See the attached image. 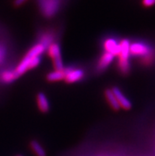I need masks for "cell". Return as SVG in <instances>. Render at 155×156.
<instances>
[{
    "label": "cell",
    "mask_w": 155,
    "mask_h": 156,
    "mask_svg": "<svg viewBox=\"0 0 155 156\" xmlns=\"http://www.w3.org/2000/svg\"><path fill=\"white\" fill-rule=\"evenodd\" d=\"M130 46L131 43L128 40L124 39L120 42V52L119 55V62L118 66L120 72L123 74L129 73L131 69V63H130Z\"/></svg>",
    "instance_id": "cell-1"
},
{
    "label": "cell",
    "mask_w": 155,
    "mask_h": 156,
    "mask_svg": "<svg viewBox=\"0 0 155 156\" xmlns=\"http://www.w3.org/2000/svg\"><path fill=\"white\" fill-rule=\"evenodd\" d=\"M64 0H38L41 11L44 17L51 18L59 11Z\"/></svg>",
    "instance_id": "cell-2"
},
{
    "label": "cell",
    "mask_w": 155,
    "mask_h": 156,
    "mask_svg": "<svg viewBox=\"0 0 155 156\" xmlns=\"http://www.w3.org/2000/svg\"><path fill=\"white\" fill-rule=\"evenodd\" d=\"M48 52L50 57L53 59V63L55 70H63V66L62 55H61V49L59 44L52 43L49 47L48 48Z\"/></svg>",
    "instance_id": "cell-3"
},
{
    "label": "cell",
    "mask_w": 155,
    "mask_h": 156,
    "mask_svg": "<svg viewBox=\"0 0 155 156\" xmlns=\"http://www.w3.org/2000/svg\"><path fill=\"white\" fill-rule=\"evenodd\" d=\"M65 80L69 83H73L79 82L84 78V71L80 68H74L68 67L64 68Z\"/></svg>",
    "instance_id": "cell-4"
},
{
    "label": "cell",
    "mask_w": 155,
    "mask_h": 156,
    "mask_svg": "<svg viewBox=\"0 0 155 156\" xmlns=\"http://www.w3.org/2000/svg\"><path fill=\"white\" fill-rule=\"evenodd\" d=\"M130 52L136 56H146L150 53V49L143 43H133L130 46Z\"/></svg>",
    "instance_id": "cell-5"
},
{
    "label": "cell",
    "mask_w": 155,
    "mask_h": 156,
    "mask_svg": "<svg viewBox=\"0 0 155 156\" xmlns=\"http://www.w3.org/2000/svg\"><path fill=\"white\" fill-rule=\"evenodd\" d=\"M104 48L105 51L112 54L114 56L120 55V43H118L117 41L114 38H108L104 42Z\"/></svg>",
    "instance_id": "cell-6"
},
{
    "label": "cell",
    "mask_w": 155,
    "mask_h": 156,
    "mask_svg": "<svg viewBox=\"0 0 155 156\" xmlns=\"http://www.w3.org/2000/svg\"><path fill=\"white\" fill-rule=\"evenodd\" d=\"M112 91L113 92L115 97L117 99V101L120 104V108L122 107L124 109H129L132 108V105L131 101L126 97L125 95L123 94V92L118 87H113L112 89Z\"/></svg>",
    "instance_id": "cell-7"
},
{
    "label": "cell",
    "mask_w": 155,
    "mask_h": 156,
    "mask_svg": "<svg viewBox=\"0 0 155 156\" xmlns=\"http://www.w3.org/2000/svg\"><path fill=\"white\" fill-rule=\"evenodd\" d=\"M114 57L115 56L112 54L104 51L103 55H101V57L99 59L98 63H97V70L99 71H102L105 70L112 63Z\"/></svg>",
    "instance_id": "cell-8"
},
{
    "label": "cell",
    "mask_w": 155,
    "mask_h": 156,
    "mask_svg": "<svg viewBox=\"0 0 155 156\" xmlns=\"http://www.w3.org/2000/svg\"><path fill=\"white\" fill-rule=\"evenodd\" d=\"M37 105L41 111L44 113H47L50 109V103L47 96L44 93H39L37 97Z\"/></svg>",
    "instance_id": "cell-9"
},
{
    "label": "cell",
    "mask_w": 155,
    "mask_h": 156,
    "mask_svg": "<svg viewBox=\"0 0 155 156\" xmlns=\"http://www.w3.org/2000/svg\"><path fill=\"white\" fill-rule=\"evenodd\" d=\"M18 78L14 70H5L0 74V80L5 83H12Z\"/></svg>",
    "instance_id": "cell-10"
},
{
    "label": "cell",
    "mask_w": 155,
    "mask_h": 156,
    "mask_svg": "<svg viewBox=\"0 0 155 156\" xmlns=\"http://www.w3.org/2000/svg\"><path fill=\"white\" fill-rule=\"evenodd\" d=\"M64 69V68H63ZM55 70L47 75V79L50 82L61 81L65 79L64 70Z\"/></svg>",
    "instance_id": "cell-11"
},
{
    "label": "cell",
    "mask_w": 155,
    "mask_h": 156,
    "mask_svg": "<svg viewBox=\"0 0 155 156\" xmlns=\"http://www.w3.org/2000/svg\"><path fill=\"white\" fill-rule=\"evenodd\" d=\"M105 98L112 109H115V110H118V109H120V104L118 103L117 99L115 97L112 90H107L105 91Z\"/></svg>",
    "instance_id": "cell-12"
},
{
    "label": "cell",
    "mask_w": 155,
    "mask_h": 156,
    "mask_svg": "<svg viewBox=\"0 0 155 156\" xmlns=\"http://www.w3.org/2000/svg\"><path fill=\"white\" fill-rule=\"evenodd\" d=\"M30 146H31L32 150L33 151V152L35 153L37 156H46L45 151L37 141H32L31 144H30Z\"/></svg>",
    "instance_id": "cell-13"
},
{
    "label": "cell",
    "mask_w": 155,
    "mask_h": 156,
    "mask_svg": "<svg viewBox=\"0 0 155 156\" xmlns=\"http://www.w3.org/2000/svg\"><path fill=\"white\" fill-rule=\"evenodd\" d=\"M52 41L53 37L52 36H51V34H50V33H45V34H44L41 37L39 43L43 44V45L47 48L49 47L51 44H52Z\"/></svg>",
    "instance_id": "cell-14"
},
{
    "label": "cell",
    "mask_w": 155,
    "mask_h": 156,
    "mask_svg": "<svg viewBox=\"0 0 155 156\" xmlns=\"http://www.w3.org/2000/svg\"><path fill=\"white\" fill-rule=\"evenodd\" d=\"M41 56H36V57L33 58V59L30 60V70L33 69V68L37 67L40 63H41Z\"/></svg>",
    "instance_id": "cell-15"
},
{
    "label": "cell",
    "mask_w": 155,
    "mask_h": 156,
    "mask_svg": "<svg viewBox=\"0 0 155 156\" xmlns=\"http://www.w3.org/2000/svg\"><path fill=\"white\" fill-rule=\"evenodd\" d=\"M143 6L150 7V6L154 5L155 0H143Z\"/></svg>",
    "instance_id": "cell-16"
},
{
    "label": "cell",
    "mask_w": 155,
    "mask_h": 156,
    "mask_svg": "<svg viewBox=\"0 0 155 156\" xmlns=\"http://www.w3.org/2000/svg\"><path fill=\"white\" fill-rule=\"evenodd\" d=\"M5 55H6V51L3 48L0 46V63L3 61V59H5Z\"/></svg>",
    "instance_id": "cell-17"
},
{
    "label": "cell",
    "mask_w": 155,
    "mask_h": 156,
    "mask_svg": "<svg viewBox=\"0 0 155 156\" xmlns=\"http://www.w3.org/2000/svg\"><path fill=\"white\" fill-rule=\"evenodd\" d=\"M26 0H14V6H20L21 5H22L24 2H26Z\"/></svg>",
    "instance_id": "cell-18"
},
{
    "label": "cell",
    "mask_w": 155,
    "mask_h": 156,
    "mask_svg": "<svg viewBox=\"0 0 155 156\" xmlns=\"http://www.w3.org/2000/svg\"><path fill=\"white\" fill-rule=\"evenodd\" d=\"M18 156H22V155H18Z\"/></svg>",
    "instance_id": "cell-19"
}]
</instances>
